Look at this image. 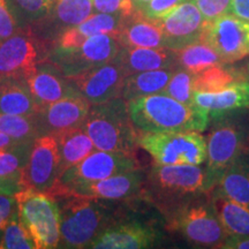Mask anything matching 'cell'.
<instances>
[{"label":"cell","mask_w":249,"mask_h":249,"mask_svg":"<svg viewBox=\"0 0 249 249\" xmlns=\"http://www.w3.org/2000/svg\"><path fill=\"white\" fill-rule=\"evenodd\" d=\"M141 192L166 220L195 198L209 194L205 185V171L201 165L156 163L145 174Z\"/></svg>","instance_id":"obj_1"},{"label":"cell","mask_w":249,"mask_h":249,"mask_svg":"<svg viewBox=\"0 0 249 249\" xmlns=\"http://www.w3.org/2000/svg\"><path fill=\"white\" fill-rule=\"evenodd\" d=\"M127 104L130 119L139 133H203L210 123L207 111L182 104L161 92L133 99Z\"/></svg>","instance_id":"obj_2"},{"label":"cell","mask_w":249,"mask_h":249,"mask_svg":"<svg viewBox=\"0 0 249 249\" xmlns=\"http://www.w3.org/2000/svg\"><path fill=\"white\" fill-rule=\"evenodd\" d=\"M82 128L97 150L135 154L139 147V132L130 119L128 104L121 97L91 105Z\"/></svg>","instance_id":"obj_3"},{"label":"cell","mask_w":249,"mask_h":249,"mask_svg":"<svg viewBox=\"0 0 249 249\" xmlns=\"http://www.w3.org/2000/svg\"><path fill=\"white\" fill-rule=\"evenodd\" d=\"M55 198L64 200L62 203L58 202L60 211V241L58 247L90 248L97 236L110 226V210L101 200L75 195Z\"/></svg>","instance_id":"obj_4"},{"label":"cell","mask_w":249,"mask_h":249,"mask_svg":"<svg viewBox=\"0 0 249 249\" xmlns=\"http://www.w3.org/2000/svg\"><path fill=\"white\" fill-rule=\"evenodd\" d=\"M210 120H213V124L207 135V165L204 167L209 194L226 167L248 152L247 130L234 117H231V112Z\"/></svg>","instance_id":"obj_5"},{"label":"cell","mask_w":249,"mask_h":249,"mask_svg":"<svg viewBox=\"0 0 249 249\" xmlns=\"http://www.w3.org/2000/svg\"><path fill=\"white\" fill-rule=\"evenodd\" d=\"M20 222L33 238L36 249L58 248L60 211L54 196L45 192L21 189L14 194Z\"/></svg>","instance_id":"obj_6"},{"label":"cell","mask_w":249,"mask_h":249,"mask_svg":"<svg viewBox=\"0 0 249 249\" xmlns=\"http://www.w3.org/2000/svg\"><path fill=\"white\" fill-rule=\"evenodd\" d=\"M171 232L179 233L195 247L220 248L227 234L211 207L210 194L195 198L166 220Z\"/></svg>","instance_id":"obj_7"},{"label":"cell","mask_w":249,"mask_h":249,"mask_svg":"<svg viewBox=\"0 0 249 249\" xmlns=\"http://www.w3.org/2000/svg\"><path fill=\"white\" fill-rule=\"evenodd\" d=\"M139 147L161 165H202L207 160V136L201 132L139 133Z\"/></svg>","instance_id":"obj_8"},{"label":"cell","mask_w":249,"mask_h":249,"mask_svg":"<svg viewBox=\"0 0 249 249\" xmlns=\"http://www.w3.org/2000/svg\"><path fill=\"white\" fill-rule=\"evenodd\" d=\"M138 169H140V163L135 154H123L96 149L80 163L64 171L58 177L52 188L46 193L53 196L55 193L66 187L99 181L116 174Z\"/></svg>","instance_id":"obj_9"},{"label":"cell","mask_w":249,"mask_h":249,"mask_svg":"<svg viewBox=\"0 0 249 249\" xmlns=\"http://www.w3.org/2000/svg\"><path fill=\"white\" fill-rule=\"evenodd\" d=\"M121 49L117 34H101L87 38L73 49H54L51 60L65 76L71 77L83 71L107 64Z\"/></svg>","instance_id":"obj_10"},{"label":"cell","mask_w":249,"mask_h":249,"mask_svg":"<svg viewBox=\"0 0 249 249\" xmlns=\"http://www.w3.org/2000/svg\"><path fill=\"white\" fill-rule=\"evenodd\" d=\"M201 39L210 45L225 64L249 57V20L229 13L207 22Z\"/></svg>","instance_id":"obj_11"},{"label":"cell","mask_w":249,"mask_h":249,"mask_svg":"<svg viewBox=\"0 0 249 249\" xmlns=\"http://www.w3.org/2000/svg\"><path fill=\"white\" fill-rule=\"evenodd\" d=\"M58 141L54 134H43L34 140L29 158L21 172L22 189L49 192L57 181L60 170Z\"/></svg>","instance_id":"obj_12"},{"label":"cell","mask_w":249,"mask_h":249,"mask_svg":"<svg viewBox=\"0 0 249 249\" xmlns=\"http://www.w3.org/2000/svg\"><path fill=\"white\" fill-rule=\"evenodd\" d=\"M46 60L43 46L30 34H13L0 42V82L24 73Z\"/></svg>","instance_id":"obj_13"},{"label":"cell","mask_w":249,"mask_h":249,"mask_svg":"<svg viewBox=\"0 0 249 249\" xmlns=\"http://www.w3.org/2000/svg\"><path fill=\"white\" fill-rule=\"evenodd\" d=\"M157 21L163 30L166 46L173 51L200 40L207 24L193 0H186Z\"/></svg>","instance_id":"obj_14"},{"label":"cell","mask_w":249,"mask_h":249,"mask_svg":"<svg viewBox=\"0 0 249 249\" xmlns=\"http://www.w3.org/2000/svg\"><path fill=\"white\" fill-rule=\"evenodd\" d=\"M145 174L141 170L112 176L110 178L95 182L79 183V185L66 187L55 193L54 197L75 195L91 197L101 201H120L133 197L142 191Z\"/></svg>","instance_id":"obj_15"},{"label":"cell","mask_w":249,"mask_h":249,"mask_svg":"<svg viewBox=\"0 0 249 249\" xmlns=\"http://www.w3.org/2000/svg\"><path fill=\"white\" fill-rule=\"evenodd\" d=\"M124 76L119 64L112 60L68 79L90 104L96 105L121 97Z\"/></svg>","instance_id":"obj_16"},{"label":"cell","mask_w":249,"mask_h":249,"mask_svg":"<svg viewBox=\"0 0 249 249\" xmlns=\"http://www.w3.org/2000/svg\"><path fill=\"white\" fill-rule=\"evenodd\" d=\"M21 79L27 85L39 111L65 96L77 91L71 80L48 59L24 73Z\"/></svg>","instance_id":"obj_17"},{"label":"cell","mask_w":249,"mask_h":249,"mask_svg":"<svg viewBox=\"0 0 249 249\" xmlns=\"http://www.w3.org/2000/svg\"><path fill=\"white\" fill-rule=\"evenodd\" d=\"M91 104L79 91L65 96L37 113L39 135L57 134L62 130L82 127Z\"/></svg>","instance_id":"obj_18"},{"label":"cell","mask_w":249,"mask_h":249,"mask_svg":"<svg viewBox=\"0 0 249 249\" xmlns=\"http://www.w3.org/2000/svg\"><path fill=\"white\" fill-rule=\"evenodd\" d=\"M158 233L138 222L110 225L92 242L93 249H143L156 244Z\"/></svg>","instance_id":"obj_19"},{"label":"cell","mask_w":249,"mask_h":249,"mask_svg":"<svg viewBox=\"0 0 249 249\" xmlns=\"http://www.w3.org/2000/svg\"><path fill=\"white\" fill-rule=\"evenodd\" d=\"M194 105L209 113L210 119L249 107V81L233 83L219 91H195Z\"/></svg>","instance_id":"obj_20"},{"label":"cell","mask_w":249,"mask_h":249,"mask_svg":"<svg viewBox=\"0 0 249 249\" xmlns=\"http://www.w3.org/2000/svg\"><path fill=\"white\" fill-rule=\"evenodd\" d=\"M129 75L139 71L176 67V52L169 48H126L121 46L113 59Z\"/></svg>","instance_id":"obj_21"},{"label":"cell","mask_w":249,"mask_h":249,"mask_svg":"<svg viewBox=\"0 0 249 249\" xmlns=\"http://www.w3.org/2000/svg\"><path fill=\"white\" fill-rule=\"evenodd\" d=\"M117 36L121 46L126 48H167L160 22L139 11L126 18Z\"/></svg>","instance_id":"obj_22"},{"label":"cell","mask_w":249,"mask_h":249,"mask_svg":"<svg viewBox=\"0 0 249 249\" xmlns=\"http://www.w3.org/2000/svg\"><path fill=\"white\" fill-rule=\"evenodd\" d=\"M126 18L114 14L92 13L77 26L65 30L59 37L55 49L67 50L76 48L89 37L101 34H117L123 28Z\"/></svg>","instance_id":"obj_23"},{"label":"cell","mask_w":249,"mask_h":249,"mask_svg":"<svg viewBox=\"0 0 249 249\" xmlns=\"http://www.w3.org/2000/svg\"><path fill=\"white\" fill-rule=\"evenodd\" d=\"M249 209V154L245 152L229 165L213 189Z\"/></svg>","instance_id":"obj_24"},{"label":"cell","mask_w":249,"mask_h":249,"mask_svg":"<svg viewBox=\"0 0 249 249\" xmlns=\"http://www.w3.org/2000/svg\"><path fill=\"white\" fill-rule=\"evenodd\" d=\"M176 67L145 71L126 75L124 79L121 98L126 102L163 92L172 77Z\"/></svg>","instance_id":"obj_25"},{"label":"cell","mask_w":249,"mask_h":249,"mask_svg":"<svg viewBox=\"0 0 249 249\" xmlns=\"http://www.w3.org/2000/svg\"><path fill=\"white\" fill-rule=\"evenodd\" d=\"M211 207L227 236L249 235V209L217 192L210 193Z\"/></svg>","instance_id":"obj_26"},{"label":"cell","mask_w":249,"mask_h":249,"mask_svg":"<svg viewBox=\"0 0 249 249\" xmlns=\"http://www.w3.org/2000/svg\"><path fill=\"white\" fill-rule=\"evenodd\" d=\"M38 107L22 79L9 77L0 82V113L35 116Z\"/></svg>","instance_id":"obj_27"},{"label":"cell","mask_w":249,"mask_h":249,"mask_svg":"<svg viewBox=\"0 0 249 249\" xmlns=\"http://www.w3.org/2000/svg\"><path fill=\"white\" fill-rule=\"evenodd\" d=\"M58 141L60 174L74 166L96 150L89 135L82 127H75L54 134ZM59 174V176H60Z\"/></svg>","instance_id":"obj_28"},{"label":"cell","mask_w":249,"mask_h":249,"mask_svg":"<svg viewBox=\"0 0 249 249\" xmlns=\"http://www.w3.org/2000/svg\"><path fill=\"white\" fill-rule=\"evenodd\" d=\"M176 52V67L197 74L211 66L225 64L217 52L203 40H196Z\"/></svg>","instance_id":"obj_29"},{"label":"cell","mask_w":249,"mask_h":249,"mask_svg":"<svg viewBox=\"0 0 249 249\" xmlns=\"http://www.w3.org/2000/svg\"><path fill=\"white\" fill-rule=\"evenodd\" d=\"M240 81H247L241 68L219 64L195 74V88L196 91L214 92Z\"/></svg>","instance_id":"obj_30"},{"label":"cell","mask_w":249,"mask_h":249,"mask_svg":"<svg viewBox=\"0 0 249 249\" xmlns=\"http://www.w3.org/2000/svg\"><path fill=\"white\" fill-rule=\"evenodd\" d=\"M0 132L18 141H33L39 136L37 114L14 116L0 113Z\"/></svg>","instance_id":"obj_31"},{"label":"cell","mask_w":249,"mask_h":249,"mask_svg":"<svg viewBox=\"0 0 249 249\" xmlns=\"http://www.w3.org/2000/svg\"><path fill=\"white\" fill-rule=\"evenodd\" d=\"M33 141H23L13 147L0 149V177L21 178L33 147Z\"/></svg>","instance_id":"obj_32"},{"label":"cell","mask_w":249,"mask_h":249,"mask_svg":"<svg viewBox=\"0 0 249 249\" xmlns=\"http://www.w3.org/2000/svg\"><path fill=\"white\" fill-rule=\"evenodd\" d=\"M195 74L183 68L176 67L172 77L161 93L170 96L182 104L195 107Z\"/></svg>","instance_id":"obj_33"},{"label":"cell","mask_w":249,"mask_h":249,"mask_svg":"<svg viewBox=\"0 0 249 249\" xmlns=\"http://www.w3.org/2000/svg\"><path fill=\"white\" fill-rule=\"evenodd\" d=\"M92 13V0H55V15L66 26H77Z\"/></svg>","instance_id":"obj_34"},{"label":"cell","mask_w":249,"mask_h":249,"mask_svg":"<svg viewBox=\"0 0 249 249\" xmlns=\"http://www.w3.org/2000/svg\"><path fill=\"white\" fill-rule=\"evenodd\" d=\"M0 249H35L33 238L20 222L18 213L6 226L0 239Z\"/></svg>","instance_id":"obj_35"},{"label":"cell","mask_w":249,"mask_h":249,"mask_svg":"<svg viewBox=\"0 0 249 249\" xmlns=\"http://www.w3.org/2000/svg\"><path fill=\"white\" fill-rule=\"evenodd\" d=\"M54 0H12L14 8L27 21L38 20L51 11Z\"/></svg>","instance_id":"obj_36"},{"label":"cell","mask_w":249,"mask_h":249,"mask_svg":"<svg viewBox=\"0 0 249 249\" xmlns=\"http://www.w3.org/2000/svg\"><path fill=\"white\" fill-rule=\"evenodd\" d=\"M93 11L128 18L136 11L133 0H92Z\"/></svg>","instance_id":"obj_37"},{"label":"cell","mask_w":249,"mask_h":249,"mask_svg":"<svg viewBox=\"0 0 249 249\" xmlns=\"http://www.w3.org/2000/svg\"><path fill=\"white\" fill-rule=\"evenodd\" d=\"M207 22L231 13V0H193Z\"/></svg>","instance_id":"obj_38"},{"label":"cell","mask_w":249,"mask_h":249,"mask_svg":"<svg viewBox=\"0 0 249 249\" xmlns=\"http://www.w3.org/2000/svg\"><path fill=\"white\" fill-rule=\"evenodd\" d=\"M186 0H150L147 5H144L141 9H136V11L141 12V13L149 18H163L170 11H172L174 7L182 4Z\"/></svg>","instance_id":"obj_39"},{"label":"cell","mask_w":249,"mask_h":249,"mask_svg":"<svg viewBox=\"0 0 249 249\" xmlns=\"http://www.w3.org/2000/svg\"><path fill=\"white\" fill-rule=\"evenodd\" d=\"M17 22L6 0H0V42L15 34Z\"/></svg>","instance_id":"obj_40"},{"label":"cell","mask_w":249,"mask_h":249,"mask_svg":"<svg viewBox=\"0 0 249 249\" xmlns=\"http://www.w3.org/2000/svg\"><path fill=\"white\" fill-rule=\"evenodd\" d=\"M15 213H18V205L14 195L0 194V239Z\"/></svg>","instance_id":"obj_41"},{"label":"cell","mask_w":249,"mask_h":249,"mask_svg":"<svg viewBox=\"0 0 249 249\" xmlns=\"http://www.w3.org/2000/svg\"><path fill=\"white\" fill-rule=\"evenodd\" d=\"M22 189L20 178H5L0 177V194L14 195Z\"/></svg>","instance_id":"obj_42"},{"label":"cell","mask_w":249,"mask_h":249,"mask_svg":"<svg viewBox=\"0 0 249 249\" xmlns=\"http://www.w3.org/2000/svg\"><path fill=\"white\" fill-rule=\"evenodd\" d=\"M220 249H249V235L227 236Z\"/></svg>","instance_id":"obj_43"},{"label":"cell","mask_w":249,"mask_h":249,"mask_svg":"<svg viewBox=\"0 0 249 249\" xmlns=\"http://www.w3.org/2000/svg\"><path fill=\"white\" fill-rule=\"evenodd\" d=\"M231 13L249 20V0H231Z\"/></svg>","instance_id":"obj_44"},{"label":"cell","mask_w":249,"mask_h":249,"mask_svg":"<svg viewBox=\"0 0 249 249\" xmlns=\"http://www.w3.org/2000/svg\"><path fill=\"white\" fill-rule=\"evenodd\" d=\"M23 141H18V140H15L11 136L6 135V134L0 132V149L7 148V147H13V145L18 144V143H21Z\"/></svg>","instance_id":"obj_45"},{"label":"cell","mask_w":249,"mask_h":249,"mask_svg":"<svg viewBox=\"0 0 249 249\" xmlns=\"http://www.w3.org/2000/svg\"><path fill=\"white\" fill-rule=\"evenodd\" d=\"M150 0H133V4L135 6V9H141L143 6L147 5Z\"/></svg>","instance_id":"obj_46"},{"label":"cell","mask_w":249,"mask_h":249,"mask_svg":"<svg viewBox=\"0 0 249 249\" xmlns=\"http://www.w3.org/2000/svg\"><path fill=\"white\" fill-rule=\"evenodd\" d=\"M241 71H244V74H245V76H246V79H247V81H249V59H248V61L246 62L245 66L241 68Z\"/></svg>","instance_id":"obj_47"}]
</instances>
